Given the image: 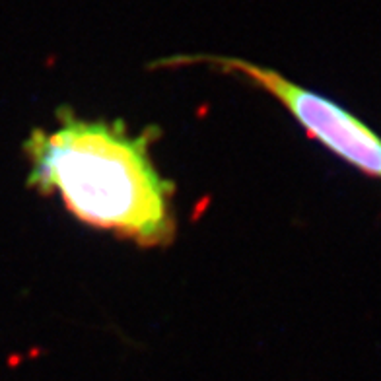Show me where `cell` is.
<instances>
[{
	"mask_svg": "<svg viewBox=\"0 0 381 381\" xmlns=\"http://www.w3.org/2000/svg\"><path fill=\"white\" fill-rule=\"evenodd\" d=\"M152 132L121 123L62 115L53 130L35 128L24 150L28 185L57 193L78 220L140 245H164L175 232L171 183L150 158Z\"/></svg>",
	"mask_w": 381,
	"mask_h": 381,
	"instance_id": "6da1fadb",
	"label": "cell"
},
{
	"mask_svg": "<svg viewBox=\"0 0 381 381\" xmlns=\"http://www.w3.org/2000/svg\"><path fill=\"white\" fill-rule=\"evenodd\" d=\"M214 62L224 70L241 74L268 92L323 146L364 173L381 179V138L350 111L294 84L274 70L257 66L247 60L216 59Z\"/></svg>",
	"mask_w": 381,
	"mask_h": 381,
	"instance_id": "7a4b0ae2",
	"label": "cell"
}]
</instances>
